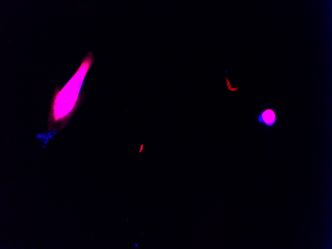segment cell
Listing matches in <instances>:
<instances>
[{
  "label": "cell",
  "instance_id": "6da1fadb",
  "mask_svg": "<svg viewBox=\"0 0 332 249\" xmlns=\"http://www.w3.org/2000/svg\"><path fill=\"white\" fill-rule=\"evenodd\" d=\"M88 62L82 63L79 70L63 89L59 92L54 101L53 116L55 121L66 117L72 111L77 101L84 77L89 65Z\"/></svg>",
  "mask_w": 332,
  "mask_h": 249
},
{
  "label": "cell",
  "instance_id": "7a4b0ae2",
  "mask_svg": "<svg viewBox=\"0 0 332 249\" xmlns=\"http://www.w3.org/2000/svg\"><path fill=\"white\" fill-rule=\"evenodd\" d=\"M257 121L259 124H264L267 127H271L277 121L276 112L273 108H266L258 113Z\"/></svg>",
  "mask_w": 332,
  "mask_h": 249
}]
</instances>
